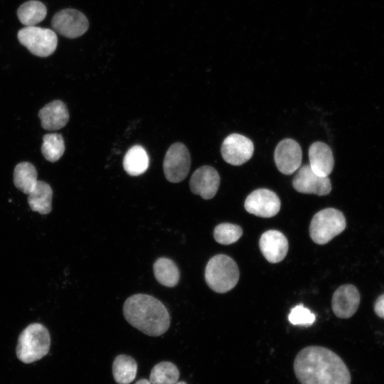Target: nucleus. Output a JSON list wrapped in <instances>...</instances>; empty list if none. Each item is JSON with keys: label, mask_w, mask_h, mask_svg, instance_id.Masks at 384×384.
Returning a JSON list of instances; mask_svg holds the SVG:
<instances>
[{"label": "nucleus", "mask_w": 384, "mask_h": 384, "mask_svg": "<svg viewBox=\"0 0 384 384\" xmlns=\"http://www.w3.org/2000/svg\"><path fill=\"white\" fill-rule=\"evenodd\" d=\"M137 364L135 360L127 355H119L114 360L112 373L118 384H129L136 377Z\"/></svg>", "instance_id": "obj_22"}, {"label": "nucleus", "mask_w": 384, "mask_h": 384, "mask_svg": "<svg viewBox=\"0 0 384 384\" xmlns=\"http://www.w3.org/2000/svg\"><path fill=\"white\" fill-rule=\"evenodd\" d=\"M175 384H187V383L184 381H180V382H176Z\"/></svg>", "instance_id": "obj_30"}, {"label": "nucleus", "mask_w": 384, "mask_h": 384, "mask_svg": "<svg viewBox=\"0 0 384 384\" xmlns=\"http://www.w3.org/2000/svg\"><path fill=\"white\" fill-rule=\"evenodd\" d=\"M178 378L177 367L171 362L163 361L154 366L149 381L151 384H175Z\"/></svg>", "instance_id": "obj_25"}, {"label": "nucleus", "mask_w": 384, "mask_h": 384, "mask_svg": "<svg viewBox=\"0 0 384 384\" xmlns=\"http://www.w3.org/2000/svg\"><path fill=\"white\" fill-rule=\"evenodd\" d=\"M242 235L240 226L224 223L218 225L213 231V236L216 242L222 245H230L237 242Z\"/></svg>", "instance_id": "obj_26"}, {"label": "nucleus", "mask_w": 384, "mask_h": 384, "mask_svg": "<svg viewBox=\"0 0 384 384\" xmlns=\"http://www.w3.org/2000/svg\"><path fill=\"white\" fill-rule=\"evenodd\" d=\"M154 274L159 283L167 287H175L180 278V272L175 262L167 257L158 258L153 265Z\"/></svg>", "instance_id": "obj_20"}, {"label": "nucleus", "mask_w": 384, "mask_h": 384, "mask_svg": "<svg viewBox=\"0 0 384 384\" xmlns=\"http://www.w3.org/2000/svg\"><path fill=\"white\" fill-rule=\"evenodd\" d=\"M281 202L277 195L267 188H259L250 193L245 201V210L262 218H271L280 210Z\"/></svg>", "instance_id": "obj_9"}, {"label": "nucleus", "mask_w": 384, "mask_h": 384, "mask_svg": "<svg viewBox=\"0 0 384 384\" xmlns=\"http://www.w3.org/2000/svg\"><path fill=\"white\" fill-rule=\"evenodd\" d=\"M254 152V144L247 137L239 134L228 135L223 142L221 154L228 164L240 166L247 162Z\"/></svg>", "instance_id": "obj_10"}, {"label": "nucleus", "mask_w": 384, "mask_h": 384, "mask_svg": "<svg viewBox=\"0 0 384 384\" xmlns=\"http://www.w3.org/2000/svg\"><path fill=\"white\" fill-rule=\"evenodd\" d=\"M37 176L36 167L30 162L23 161L14 169V183L23 193L28 194L38 181Z\"/></svg>", "instance_id": "obj_21"}, {"label": "nucleus", "mask_w": 384, "mask_h": 384, "mask_svg": "<svg viewBox=\"0 0 384 384\" xmlns=\"http://www.w3.org/2000/svg\"><path fill=\"white\" fill-rule=\"evenodd\" d=\"M295 375L301 384H351L350 372L332 351L311 346L301 350L294 361Z\"/></svg>", "instance_id": "obj_1"}, {"label": "nucleus", "mask_w": 384, "mask_h": 384, "mask_svg": "<svg viewBox=\"0 0 384 384\" xmlns=\"http://www.w3.org/2000/svg\"><path fill=\"white\" fill-rule=\"evenodd\" d=\"M16 354L23 363L41 360L49 352L50 335L48 329L40 323H32L19 334Z\"/></svg>", "instance_id": "obj_3"}, {"label": "nucleus", "mask_w": 384, "mask_h": 384, "mask_svg": "<svg viewBox=\"0 0 384 384\" xmlns=\"http://www.w3.org/2000/svg\"><path fill=\"white\" fill-rule=\"evenodd\" d=\"M309 166L313 171L323 177L332 172L334 159L331 148L325 143L316 142L309 149Z\"/></svg>", "instance_id": "obj_17"}, {"label": "nucleus", "mask_w": 384, "mask_h": 384, "mask_svg": "<svg viewBox=\"0 0 384 384\" xmlns=\"http://www.w3.org/2000/svg\"><path fill=\"white\" fill-rule=\"evenodd\" d=\"M220 181V176L213 167L203 166L192 174L189 184L193 193L208 200L216 194Z\"/></svg>", "instance_id": "obj_13"}, {"label": "nucleus", "mask_w": 384, "mask_h": 384, "mask_svg": "<svg viewBox=\"0 0 384 384\" xmlns=\"http://www.w3.org/2000/svg\"><path fill=\"white\" fill-rule=\"evenodd\" d=\"M64 151L65 142L60 134L50 133L43 136L41 152L47 161H57L63 156Z\"/></svg>", "instance_id": "obj_24"}, {"label": "nucleus", "mask_w": 384, "mask_h": 384, "mask_svg": "<svg viewBox=\"0 0 384 384\" xmlns=\"http://www.w3.org/2000/svg\"><path fill=\"white\" fill-rule=\"evenodd\" d=\"M373 308L375 314L380 318L384 319V293L376 299Z\"/></svg>", "instance_id": "obj_28"}, {"label": "nucleus", "mask_w": 384, "mask_h": 384, "mask_svg": "<svg viewBox=\"0 0 384 384\" xmlns=\"http://www.w3.org/2000/svg\"><path fill=\"white\" fill-rule=\"evenodd\" d=\"M149 162V156L144 148L140 145H135L125 154L123 167L129 175L137 176L147 170Z\"/></svg>", "instance_id": "obj_19"}, {"label": "nucleus", "mask_w": 384, "mask_h": 384, "mask_svg": "<svg viewBox=\"0 0 384 384\" xmlns=\"http://www.w3.org/2000/svg\"><path fill=\"white\" fill-rule=\"evenodd\" d=\"M28 195V203L33 211L42 215L50 213L53 190L48 183L38 181L33 189Z\"/></svg>", "instance_id": "obj_18"}, {"label": "nucleus", "mask_w": 384, "mask_h": 384, "mask_svg": "<svg viewBox=\"0 0 384 384\" xmlns=\"http://www.w3.org/2000/svg\"><path fill=\"white\" fill-rule=\"evenodd\" d=\"M17 36L19 42L38 57L49 56L57 48V36L49 28L26 26L18 32Z\"/></svg>", "instance_id": "obj_6"}, {"label": "nucleus", "mask_w": 384, "mask_h": 384, "mask_svg": "<svg viewBox=\"0 0 384 384\" xmlns=\"http://www.w3.org/2000/svg\"><path fill=\"white\" fill-rule=\"evenodd\" d=\"M191 167V156L182 143L173 144L167 150L163 163L164 173L171 183L182 181L187 176Z\"/></svg>", "instance_id": "obj_7"}, {"label": "nucleus", "mask_w": 384, "mask_h": 384, "mask_svg": "<svg viewBox=\"0 0 384 384\" xmlns=\"http://www.w3.org/2000/svg\"><path fill=\"white\" fill-rule=\"evenodd\" d=\"M127 321L142 333L159 336L170 326V315L161 302L144 294H134L127 299L123 306Z\"/></svg>", "instance_id": "obj_2"}, {"label": "nucleus", "mask_w": 384, "mask_h": 384, "mask_svg": "<svg viewBox=\"0 0 384 384\" xmlns=\"http://www.w3.org/2000/svg\"><path fill=\"white\" fill-rule=\"evenodd\" d=\"M259 245L263 256L271 263L284 260L289 249L287 238L276 230L265 232L260 237Z\"/></svg>", "instance_id": "obj_15"}, {"label": "nucleus", "mask_w": 384, "mask_h": 384, "mask_svg": "<svg viewBox=\"0 0 384 384\" xmlns=\"http://www.w3.org/2000/svg\"><path fill=\"white\" fill-rule=\"evenodd\" d=\"M135 384H151L149 380L142 379L138 380Z\"/></svg>", "instance_id": "obj_29"}, {"label": "nucleus", "mask_w": 384, "mask_h": 384, "mask_svg": "<svg viewBox=\"0 0 384 384\" xmlns=\"http://www.w3.org/2000/svg\"><path fill=\"white\" fill-rule=\"evenodd\" d=\"M274 157L276 166L281 173L285 175L292 174L301 166V146L294 139H284L277 145Z\"/></svg>", "instance_id": "obj_12"}, {"label": "nucleus", "mask_w": 384, "mask_h": 384, "mask_svg": "<svg viewBox=\"0 0 384 384\" xmlns=\"http://www.w3.org/2000/svg\"><path fill=\"white\" fill-rule=\"evenodd\" d=\"M346 227V221L340 210L328 208L316 213L309 225V235L316 244L324 245L341 233Z\"/></svg>", "instance_id": "obj_5"}, {"label": "nucleus", "mask_w": 384, "mask_h": 384, "mask_svg": "<svg viewBox=\"0 0 384 384\" xmlns=\"http://www.w3.org/2000/svg\"><path fill=\"white\" fill-rule=\"evenodd\" d=\"M360 294L353 284L340 286L334 293L331 302L334 314L341 319L351 317L360 304Z\"/></svg>", "instance_id": "obj_14"}, {"label": "nucleus", "mask_w": 384, "mask_h": 384, "mask_svg": "<svg viewBox=\"0 0 384 384\" xmlns=\"http://www.w3.org/2000/svg\"><path fill=\"white\" fill-rule=\"evenodd\" d=\"M239 277L236 262L228 255H215L206 265L205 279L208 287L215 292H229L235 287Z\"/></svg>", "instance_id": "obj_4"}, {"label": "nucleus", "mask_w": 384, "mask_h": 384, "mask_svg": "<svg viewBox=\"0 0 384 384\" xmlns=\"http://www.w3.org/2000/svg\"><path fill=\"white\" fill-rule=\"evenodd\" d=\"M294 188L302 193L328 195L331 191V183L328 176L316 174L309 164L299 168L292 181Z\"/></svg>", "instance_id": "obj_11"}, {"label": "nucleus", "mask_w": 384, "mask_h": 384, "mask_svg": "<svg viewBox=\"0 0 384 384\" xmlns=\"http://www.w3.org/2000/svg\"><path fill=\"white\" fill-rule=\"evenodd\" d=\"M288 319L293 325L309 326L315 321L316 316L301 304L291 309Z\"/></svg>", "instance_id": "obj_27"}, {"label": "nucleus", "mask_w": 384, "mask_h": 384, "mask_svg": "<svg viewBox=\"0 0 384 384\" xmlns=\"http://www.w3.org/2000/svg\"><path fill=\"white\" fill-rule=\"evenodd\" d=\"M41 127L46 130H58L64 127L69 120V112L61 100H54L41 108L38 112Z\"/></svg>", "instance_id": "obj_16"}, {"label": "nucleus", "mask_w": 384, "mask_h": 384, "mask_svg": "<svg viewBox=\"0 0 384 384\" xmlns=\"http://www.w3.org/2000/svg\"><path fill=\"white\" fill-rule=\"evenodd\" d=\"M51 25L59 34L70 38L79 37L84 34L89 26L88 20L80 11L66 9L56 13Z\"/></svg>", "instance_id": "obj_8"}, {"label": "nucleus", "mask_w": 384, "mask_h": 384, "mask_svg": "<svg viewBox=\"0 0 384 384\" xmlns=\"http://www.w3.org/2000/svg\"><path fill=\"white\" fill-rule=\"evenodd\" d=\"M46 14L45 4L36 0L23 3L17 11L19 21L26 26H35L45 18Z\"/></svg>", "instance_id": "obj_23"}]
</instances>
